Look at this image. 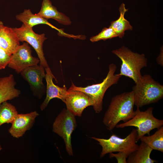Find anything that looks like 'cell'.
<instances>
[{
  "instance_id": "6da1fadb",
  "label": "cell",
  "mask_w": 163,
  "mask_h": 163,
  "mask_svg": "<svg viewBox=\"0 0 163 163\" xmlns=\"http://www.w3.org/2000/svg\"><path fill=\"white\" fill-rule=\"evenodd\" d=\"M133 91L124 92L112 97L104 116L103 122L107 129L111 131L121 121L124 122L135 115Z\"/></svg>"
},
{
  "instance_id": "7a4b0ae2",
  "label": "cell",
  "mask_w": 163,
  "mask_h": 163,
  "mask_svg": "<svg viewBox=\"0 0 163 163\" xmlns=\"http://www.w3.org/2000/svg\"><path fill=\"white\" fill-rule=\"evenodd\" d=\"M132 91L137 108L157 102L163 97V85L148 74L142 76L133 87Z\"/></svg>"
},
{
  "instance_id": "3957f363",
  "label": "cell",
  "mask_w": 163,
  "mask_h": 163,
  "mask_svg": "<svg viewBox=\"0 0 163 163\" xmlns=\"http://www.w3.org/2000/svg\"><path fill=\"white\" fill-rule=\"evenodd\" d=\"M107 75L101 83L93 84L86 87H78L72 82L68 89L82 91L89 95L92 100L93 109L96 113H100L102 110L103 99L104 94L109 88L117 84L121 76L115 74L117 67L114 63L110 64Z\"/></svg>"
},
{
  "instance_id": "277c9868",
  "label": "cell",
  "mask_w": 163,
  "mask_h": 163,
  "mask_svg": "<svg viewBox=\"0 0 163 163\" xmlns=\"http://www.w3.org/2000/svg\"><path fill=\"white\" fill-rule=\"evenodd\" d=\"M112 53L122 61L120 73L117 75L128 77L136 83L142 76L141 69L147 65L145 55L133 52L124 46L113 50Z\"/></svg>"
},
{
  "instance_id": "5b68a950",
  "label": "cell",
  "mask_w": 163,
  "mask_h": 163,
  "mask_svg": "<svg viewBox=\"0 0 163 163\" xmlns=\"http://www.w3.org/2000/svg\"><path fill=\"white\" fill-rule=\"evenodd\" d=\"M136 129H133L124 138H120L114 134L108 139L94 137L91 138L98 141L102 147L100 157L102 158L107 153L115 152H123L130 155L139 148V145L136 143L138 141Z\"/></svg>"
},
{
  "instance_id": "8992f818",
  "label": "cell",
  "mask_w": 163,
  "mask_h": 163,
  "mask_svg": "<svg viewBox=\"0 0 163 163\" xmlns=\"http://www.w3.org/2000/svg\"><path fill=\"white\" fill-rule=\"evenodd\" d=\"M153 108L150 107L144 111H141L139 108L135 111L134 116L127 121L116 126L117 128H123L127 126L137 127L138 141L142 136L150 135L151 130L158 128L163 125V120L155 117L153 114Z\"/></svg>"
},
{
  "instance_id": "52a82bcc",
  "label": "cell",
  "mask_w": 163,
  "mask_h": 163,
  "mask_svg": "<svg viewBox=\"0 0 163 163\" xmlns=\"http://www.w3.org/2000/svg\"><path fill=\"white\" fill-rule=\"evenodd\" d=\"M77 126L75 116L65 108L58 115L53 125V131L63 139L66 151L70 156L73 155L71 135Z\"/></svg>"
},
{
  "instance_id": "ba28073f",
  "label": "cell",
  "mask_w": 163,
  "mask_h": 163,
  "mask_svg": "<svg viewBox=\"0 0 163 163\" xmlns=\"http://www.w3.org/2000/svg\"><path fill=\"white\" fill-rule=\"evenodd\" d=\"M20 41L25 42L31 45L35 50L40 60V65L45 68L49 66L44 56L43 45L47 39L44 34H38L33 31L32 27L23 24L19 28H12Z\"/></svg>"
},
{
  "instance_id": "9c48e42d",
  "label": "cell",
  "mask_w": 163,
  "mask_h": 163,
  "mask_svg": "<svg viewBox=\"0 0 163 163\" xmlns=\"http://www.w3.org/2000/svg\"><path fill=\"white\" fill-rule=\"evenodd\" d=\"M31 52L29 44L24 42L11 55L8 66L19 74L26 68L37 65L40 62L39 59L33 56Z\"/></svg>"
},
{
  "instance_id": "30bf717a",
  "label": "cell",
  "mask_w": 163,
  "mask_h": 163,
  "mask_svg": "<svg viewBox=\"0 0 163 163\" xmlns=\"http://www.w3.org/2000/svg\"><path fill=\"white\" fill-rule=\"evenodd\" d=\"M20 74L23 78L29 83L34 94L41 98L45 91L43 82V79L46 75L45 68L37 64L26 68Z\"/></svg>"
},
{
  "instance_id": "8fae6325",
  "label": "cell",
  "mask_w": 163,
  "mask_h": 163,
  "mask_svg": "<svg viewBox=\"0 0 163 163\" xmlns=\"http://www.w3.org/2000/svg\"><path fill=\"white\" fill-rule=\"evenodd\" d=\"M64 102L67 109L78 117L81 116L86 108L94 105L91 98L87 94L82 91L68 89Z\"/></svg>"
},
{
  "instance_id": "7c38bea8",
  "label": "cell",
  "mask_w": 163,
  "mask_h": 163,
  "mask_svg": "<svg viewBox=\"0 0 163 163\" xmlns=\"http://www.w3.org/2000/svg\"><path fill=\"white\" fill-rule=\"evenodd\" d=\"M39 113L34 111L26 114H18L12 123L8 132L13 137L19 138L33 126Z\"/></svg>"
},
{
  "instance_id": "4fadbf2b",
  "label": "cell",
  "mask_w": 163,
  "mask_h": 163,
  "mask_svg": "<svg viewBox=\"0 0 163 163\" xmlns=\"http://www.w3.org/2000/svg\"><path fill=\"white\" fill-rule=\"evenodd\" d=\"M46 72L45 79L46 83V95L44 101L40 106L41 110L47 106L50 101L52 99L57 98L64 102L67 92L66 87H60L55 85L53 81L55 78L48 66L45 68Z\"/></svg>"
},
{
  "instance_id": "5bb4252c",
  "label": "cell",
  "mask_w": 163,
  "mask_h": 163,
  "mask_svg": "<svg viewBox=\"0 0 163 163\" xmlns=\"http://www.w3.org/2000/svg\"><path fill=\"white\" fill-rule=\"evenodd\" d=\"M20 45L19 40L12 28L2 25L0 28V46L10 55Z\"/></svg>"
},
{
  "instance_id": "9a60e30c",
  "label": "cell",
  "mask_w": 163,
  "mask_h": 163,
  "mask_svg": "<svg viewBox=\"0 0 163 163\" xmlns=\"http://www.w3.org/2000/svg\"><path fill=\"white\" fill-rule=\"evenodd\" d=\"M37 14L47 20L53 19L63 25H69L72 23L70 18L58 11L57 8L52 5L50 0H43L41 9Z\"/></svg>"
},
{
  "instance_id": "2e32d148",
  "label": "cell",
  "mask_w": 163,
  "mask_h": 163,
  "mask_svg": "<svg viewBox=\"0 0 163 163\" xmlns=\"http://www.w3.org/2000/svg\"><path fill=\"white\" fill-rule=\"evenodd\" d=\"M16 85L12 74L0 78V104L19 97L21 91L15 88Z\"/></svg>"
},
{
  "instance_id": "e0dca14e",
  "label": "cell",
  "mask_w": 163,
  "mask_h": 163,
  "mask_svg": "<svg viewBox=\"0 0 163 163\" xmlns=\"http://www.w3.org/2000/svg\"><path fill=\"white\" fill-rule=\"evenodd\" d=\"M16 18L26 26L33 27L39 24H45L57 30L60 35L67 37L69 36V34L64 33L62 30L57 28L51 24L47 19L38 16L37 14H33L30 9H24L23 12L17 15Z\"/></svg>"
},
{
  "instance_id": "ac0fdd59",
  "label": "cell",
  "mask_w": 163,
  "mask_h": 163,
  "mask_svg": "<svg viewBox=\"0 0 163 163\" xmlns=\"http://www.w3.org/2000/svg\"><path fill=\"white\" fill-rule=\"evenodd\" d=\"M153 149L145 142L141 141L138 149L128 157L127 163H154L156 161L150 158Z\"/></svg>"
},
{
  "instance_id": "d6986e66",
  "label": "cell",
  "mask_w": 163,
  "mask_h": 163,
  "mask_svg": "<svg viewBox=\"0 0 163 163\" xmlns=\"http://www.w3.org/2000/svg\"><path fill=\"white\" fill-rule=\"evenodd\" d=\"M120 16L117 20L112 21L109 26L114 31L118 37L122 38L124 36L125 31L126 30H132L133 27L129 22L124 18V14L128 9L125 8V4L122 3L119 8Z\"/></svg>"
},
{
  "instance_id": "ffe728a7",
  "label": "cell",
  "mask_w": 163,
  "mask_h": 163,
  "mask_svg": "<svg viewBox=\"0 0 163 163\" xmlns=\"http://www.w3.org/2000/svg\"><path fill=\"white\" fill-rule=\"evenodd\" d=\"M144 142L153 150L163 152V126L157 129L155 133L151 135L148 136L145 135L139 139Z\"/></svg>"
},
{
  "instance_id": "44dd1931",
  "label": "cell",
  "mask_w": 163,
  "mask_h": 163,
  "mask_svg": "<svg viewBox=\"0 0 163 163\" xmlns=\"http://www.w3.org/2000/svg\"><path fill=\"white\" fill-rule=\"evenodd\" d=\"M18 112L15 107L7 101L0 104V126L5 123H12Z\"/></svg>"
},
{
  "instance_id": "7402d4cb",
  "label": "cell",
  "mask_w": 163,
  "mask_h": 163,
  "mask_svg": "<svg viewBox=\"0 0 163 163\" xmlns=\"http://www.w3.org/2000/svg\"><path fill=\"white\" fill-rule=\"evenodd\" d=\"M118 37L117 34L111 28L104 27L97 35L91 37L90 40L94 42L103 40H106Z\"/></svg>"
},
{
  "instance_id": "603a6c76",
  "label": "cell",
  "mask_w": 163,
  "mask_h": 163,
  "mask_svg": "<svg viewBox=\"0 0 163 163\" xmlns=\"http://www.w3.org/2000/svg\"><path fill=\"white\" fill-rule=\"evenodd\" d=\"M3 24V22L0 21V28ZM11 56L0 46V70L5 69L8 66L10 61Z\"/></svg>"
},
{
  "instance_id": "cb8c5ba5",
  "label": "cell",
  "mask_w": 163,
  "mask_h": 163,
  "mask_svg": "<svg viewBox=\"0 0 163 163\" xmlns=\"http://www.w3.org/2000/svg\"><path fill=\"white\" fill-rule=\"evenodd\" d=\"M129 155V153L123 152H119L117 154L111 152L109 153V157L110 158H115L118 163H127L126 158Z\"/></svg>"
},
{
  "instance_id": "d4e9b609",
  "label": "cell",
  "mask_w": 163,
  "mask_h": 163,
  "mask_svg": "<svg viewBox=\"0 0 163 163\" xmlns=\"http://www.w3.org/2000/svg\"><path fill=\"white\" fill-rule=\"evenodd\" d=\"M162 53H160V54L159 55L157 59V63L159 65H161V66H163V58L162 56Z\"/></svg>"
},
{
  "instance_id": "484cf974",
  "label": "cell",
  "mask_w": 163,
  "mask_h": 163,
  "mask_svg": "<svg viewBox=\"0 0 163 163\" xmlns=\"http://www.w3.org/2000/svg\"><path fill=\"white\" fill-rule=\"evenodd\" d=\"M2 149V148L0 144V151Z\"/></svg>"
}]
</instances>
